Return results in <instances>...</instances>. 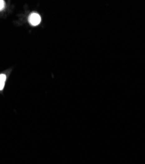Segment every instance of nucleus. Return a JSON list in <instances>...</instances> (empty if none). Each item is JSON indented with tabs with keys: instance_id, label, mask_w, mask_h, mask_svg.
Returning a JSON list of instances; mask_svg holds the SVG:
<instances>
[{
	"instance_id": "1",
	"label": "nucleus",
	"mask_w": 145,
	"mask_h": 164,
	"mask_svg": "<svg viewBox=\"0 0 145 164\" xmlns=\"http://www.w3.org/2000/svg\"><path fill=\"white\" fill-rule=\"evenodd\" d=\"M41 18L37 13H32L29 17V22L33 26L38 25L41 23Z\"/></svg>"
},
{
	"instance_id": "2",
	"label": "nucleus",
	"mask_w": 145,
	"mask_h": 164,
	"mask_svg": "<svg viewBox=\"0 0 145 164\" xmlns=\"http://www.w3.org/2000/svg\"><path fill=\"white\" fill-rule=\"evenodd\" d=\"M6 80V76L4 74H1L0 75V91H2L5 85Z\"/></svg>"
},
{
	"instance_id": "3",
	"label": "nucleus",
	"mask_w": 145,
	"mask_h": 164,
	"mask_svg": "<svg viewBox=\"0 0 145 164\" xmlns=\"http://www.w3.org/2000/svg\"><path fill=\"white\" fill-rule=\"evenodd\" d=\"M5 6V3L2 0H0V11L2 10Z\"/></svg>"
}]
</instances>
